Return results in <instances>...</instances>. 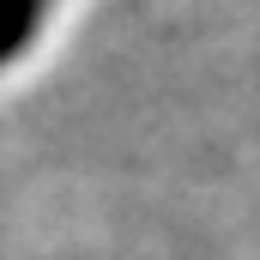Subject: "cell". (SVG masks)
Returning <instances> with one entry per match:
<instances>
[{
    "instance_id": "obj_1",
    "label": "cell",
    "mask_w": 260,
    "mask_h": 260,
    "mask_svg": "<svg viewBox=\"0 0 260 260\" xmlns=\"http://www.w3.org/2000/svg\"><path fill=\"white\" fill-rule=\"evenodd\" d=\"M43 6H49V0H0V61H6V55H18V43L37 30Z\"/></svg>"
}]
</instances>
